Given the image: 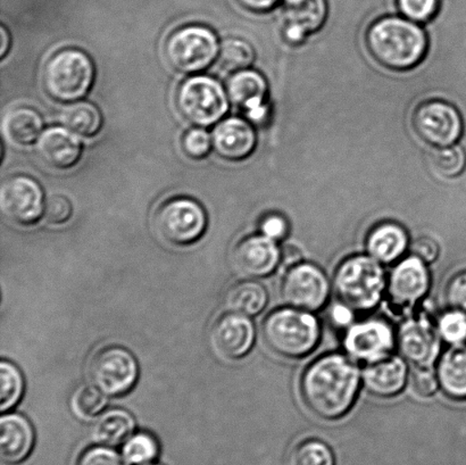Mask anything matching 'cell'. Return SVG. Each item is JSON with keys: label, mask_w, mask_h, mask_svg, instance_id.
Masks as SVG:
<instances>
[{"label": "cell", "mask_w": 466, "mask_h": 465, "mask_svg": "<svg viewBox=\"0 0 466 465\" xmlns=\"http://www.w3.org/2000/svg\"><path fill=\"white\" fill-rule=\"evenodd\" d=\"M255 57V49L248 41L240 38H229L221 44L218 64H220L223 70L236 73L250 68Z\"/></svg>", "instance_id": "obj_30"}, {"label": "cell", "mask_w": 466, "mask_h": 465, "mask_svg": "<svg viewBox=\"0 0 466 465\" xmlns=\"http://www.w3.org/2000/svg\"><path fill=\"white\" fill-rule=\"evenodd\" d=\"M330 284L326 273L312 263L289 268L281 284V296L288 307L315 312L326 305Z\"/></svg>", "instance_id": "obj_12"}, {"label": "cell", "mask_w": 466, "mask_h": 465, "mask_svg": "<svg viewBox=\"0 0 466 465\" xmlns=\"http://www.w3.org/2000/svg\"><path fill=\"white\" fill-rule=\"evenodd\" d=\"M360 385V368L353 358L328 354L306 369L301 376L300 395L314 416L337 420L353 407Z\"/></svg>", "instance_id": "obj_1"}, {"label": "cell", "mask_w": 466, "mask_h": 465, "mask_svg": "<svg viewBox=\"0 0 466 465\" xmlns=\"http://www.w3.org/2000/svg\"><path fill=\"white\" fill-rule=\"evenodd\" d=\"M227 91L230 103L244 111L251 125H263L268 120V85L262 73L251 68L232 73L227 84Z\"/></svg>", "instance_id": "obj_16"}, {"label": "cell", "mask_w": 466, "mask_h": 465, "mask_svg": "<svg viewBox=\"0 0 466 465\" xmlns=\"http://www.w3.org/2000/svg\"><path fill=\"white\" fill-rule=\"evenodd\" d=\"M63 126L79 136L90 138L97 135L103 126V116L95 104L77 100L68 104L61 113Z\"/></svg>", "instance_id": "obj_28"}, {"label": "cell", "mask_w": 466, "mask_h": 465, "mask_svg": "<svg viewBox=\"0 0 466 465\" xmlns=\"http://www.w3.org/2000/svg\"><path fill=\"white\" fill-rule=\"evenodd\" d=\"M445 299L450 309L466 316V271L451 278L446 287Z\"/></svg>", "instance_id": "obj_41"}, {"label": "cell", "mask_w": 466, "mask_h": 465, "mask_svg": "<svg viewBox=\"0 0 466 465\" xmlns=\"http://www.w3.org/2000/svg\"><path fill=\"white\" fill-rule=\"evenodd\" d=\"M177 107L187 122L205 129L225 118L230 99L227 89L216 77L194 75L177 89Z\"/></svg>", "instance_id": "obj_6"}, {"label": "cell", "mask_w": 466, "mask_h": 465, "mask_svg": "<svg viewBox=\"0 0 466 465\" xmlns=\"http://www.w3.org/2000/svg\"><path fill=\"white\" fill-rule=\"evenodd\" d=\"M237 2L250 12L264 13L276 6L279 0H237Z\"/></svg>", "instance_id": "obj_45"}, {"label": "cell", "mask_w": 466, "mask_h": 465, "mask_svg": "<svg viewBox=\"0 0 466 465\" xmlns=\"http://www.w3.org/2000/svg\"><path fill=\"white\" fill-rule=\"evenodd\" d=\"M0 409L11 411L20 402L25 391V379L20 370L13 363H0Z\"/></svg>", "instance_id": "obj_32"}, {"label": "cell", "mask_w": 466, "mask_h": 465, "mask_svg": "<svg viewBox=\"0 0 466 465\" xmlns=\"http://www.w3.org/2000/svg\"><path fill=\"white\" fill-rule=\"evenodd\" d=\"M213 149L226 161H242L254 152L258 136L254 125L241 117L223 118L214 127Z\"/></svg>", "instance_id": "obj_19"}, {"label": "cell", "mask_w": 466, "mask_h": 465, "mask_svg": "<svg viewBox=\"0 0 466 465\" xmlns=\"http://www.w3.org/2000/svg\"><path fill=\"white\" fill-rule=\"evenodd\" d=\"M77 465H129V463L126 461L125 458L105 446V448L86 450L81 455Z\"/></svg>", "instance_id": "obj_42"}, {"label": "cell", "mask_w": 466, "mask_h": 465, "mask_svg": "<svg viewBox=\"0 0 466 465\" xmlns=\"http://www.w3.org/2000/svg\"><path fill=\"white\" fill-rule=\"evenodd\" d=\"M286 25L300 27L310 35L319 30L326 21V0H282Z\"/></svg>", "instance_id": "obj_29"}, {"label": "cell", "mask_w": 466, "mask_h": 465, "mask_svg": "<svg viewBox=\"0 0 466 465\" xmlns=\"http://www.w3.org/2000/svg\"><path fill=\"white\" fill-rule=\"evenodd\" d=\"M429 287L431 275L426 263L413 255L392 268L387 282L388 298L396 308H412L427 295Z\"/></svg>", "instance_id": "obj_17"}, {"label": "cell", "mask_w": 466, "mask_h": 465, "mask_svg": "<svg viewBox=\"0 0 466 465\" xmlns=\"http://www.w3.org/2000/svg\"><path fill=\"white\" fill-rule=\"evenodd\" d=\"M365 246L369 257L379 263L391 264L403 257L408 249V232L397 223L383 222L369 232Z\"/></svg>", "instance_id": "obj_23"}, {"label": "cell", "mask_w": 466, "mask_h": 465, "mask_svg": "<svg viewBox=\"0 0 466 465\" xmlns=\"http://www.w3.org/2000/svg\"><path fill=\"white\" fill-rule=\"evenodd\" d=\"M35 430L21 414H4L0 419V458L6 464H17L29 457L35 446Z\"/></svg>", "instance_id": "obj_22"}, {"label": "cell", "mask_w": 466, "mask_h": 465, "mask_svg": "<svg viewBox=\"0 0 466 465\" xmlns=\"http://www.w3.org/2000/svg\"><path fill=\"white\" fill-rule=\"evenodd\" d=\"M401 357L415 368L432 367L441 350V336L429 318L406 320L397 335Z\"/></svg>", "instance_id": "obj_15"}, {"label": "cell", "mask_w": 466, "mask_h": 465, "mask_svg": "<svg viewBox=\"0 0 466 465\" xmlns=\"http://www.w3.org/2000/svg\"><path fill=\"white\" fill-rule=\"evenodd\" d=\"M301 252L296 246L288 245L281 252V262L290 268L300 263Z\"/></svg>", "instance_id": "obj_46"}, {"label": "cell", "mask_w": 466, "mask_h": 465, "mask_svg": "<svg viewBox=\"0 0 466 465\" xmlns=\"http://www.w3.org/2000/svg\"><path fill=\"white\" fill-rule=\"evenodd\" d=\"M136 430V421L132 414L122 409H111L100 413L91 427V439L102 446L126 443Z\"/></svg>", "instance_id": "obj_25"}, {"label": "cell", "mask_w": 466, "mask_h": 465, "mask_svg": "<svg viewBox=\"0 0 466 465\" xmlns=\"http://www.w3.org/2000/svg\"><path fill=\"white\" fill-rule=\"evenodd\" d=\"M221 45L212 29L205 25H187L176 30L166 43V57L177 72L198 75L212 66Z\"/></svg>", "instance_id": "obj_7"}, {"label": "cell", "mask_w": 466, "mask_h": 465, "mask_svg": "<svg viewBox=\"0 0 466 465\" xmlns=\"http://www.w3.org/2000/svg\"><path fill=\"white\" fill-rule=\"evenodd\" d=\"M409 369L403 358L395 355L367 363L363 371L365 389L378 398L399 395L408 381Z\"/></svg>", "instance_id": "obj_21"}, {"label": "cell", "mask_w": 466, "mask_h": 465, "mask_svg": "<svg viewBox=\"0 0 466 465\" xmlns=\"http://www.w3.org/2000/svg\"><path fill=\"white\" fill-rule=\"evenodd\" d=\"M231 262L238 275L256 279L271 275L281 262V252L277 241L263 235L249 236L235 246Z\"/></svg>", "instance_id": "obj_18"}, {"label": "cell", "mask_w": 466, "mask_h": 465, "mask_svg": "<svg viewBox=\"0 0 466 465\" xmlns=\"http://www.w3.org/2000/svg\"><path fill=\"white\" fill-rule=\"evenodd\" d=\"M401 16L419 25L432 20L440 8V0H397Z\"/></svg>", "instance_id": "obj_38"}, {"label": "cell", "mask_w": 466, "mask_h": 465, "mask_svg": "<svg viewBox=\"0 0 466 465\" xmlns=\"http://www.w3.org/2000/svg\"><path fill=\"white\" fill-rule=\"evenodd\" d=\"M351 309L345 307L341 303L337 308L332 309L333 321L337 322V325L347 326L351 321Z\"/></svg>", "instance_id": "obj_47"}, {"label": "cell", "mask_w": 466, "mask_h": 465, "mask_svg": "<svg viewBox=\"0 0 466 465\" xmlns=\"http://www.w3.org/2000/svg\"><path fill=\"white\" fill-rule=\"evenodd\" d=\"M268 302L267 289L259 282L245 280L230 287L225 298L228 312L241 314L245 317L258 316Z\"/></svg>", "instance_id": "obj_27"}, {"label": "cell", "mask_w": 466, "mask_h": 465, "mask_svg": "<svg viewBox=\"0 0 466 465\" xmlns=\"http://www.w3.org/2000/svg\"><path fill=\"white\" fill-rule=\"evenodd\" d=\"M438 334L447 343L462 345L466 343V316L463 313L453 311L442 314L437 325Z\"/></svg>", "instance_id": "obj_36"}, {"label": "cell", "mask_w": 466, "mask_h": 465, "mask_svg": "<svg viewBox=\"0 0 466 465\" xmlns=\"http://www.w3.org/2000/svg\"><path fill=\"white\" fill-rule=\"evenodd\" d=\"M431 161L438 176L455 177L464 171L466 155L464 149L456 144L449 147L433 149Z\"/></svg>", "instance_id": "obj_33"}, {"label": "cell", "mask_w": 466, "mask_h": 465, "mask_svg": "<svg viewBox=\"0 0 466 465\" xmlns=\"http://www.w3.org/2000/svg\"><path fill=\"white\" fill-rule=\"evenodd\" d=\"M72 214V204L66 196L55 195L46 200L44 216L50 225H64L70 220Z\"/></svg>", "instance_id": "obj_40"}, {"label": "cell", "mask_w": 466, "mask_h": 465, "mask_svg": "<svg viewBox=\"0 0 466 465\" xmlns=\"http://www.w3.org/2000/svg\"><path fill=\"white\" fill-rule=\"evenodd\" d=\"M412 254L415 258L421 259L426 264L436 261L440 255V246L432 238L422 237V238L414 241L412 245Z\"/></svg>", "instance_id": "obj_44"}, {"label": "cell", "mask_w": 466, "mask_h": 465, "mask_svg": "<svg viewBox=\"0 0 466 465\" xmlns=\"http://www.w3.org/2000/svg\"><path fill=\"white\" fill-rule=\"evenodd\" d=\"M46 207L43 187L34 177L14 176L0 188V209L14 225L30 227L44 216Z\"/></svg>", "instance_id": "obj_11"}, {"label": "cell", "mask_w": 466, "mask_h": 465, "mask_svg": "<svg viewBox=\"0 0 466 465\" xmlns=\"http://www.w3.org/2000/svg\"><path fill=\"white\" fill-rule=\"evenodd\" d=\"M263 340L273 353L287 359H300L317 348L321 328L312 313L294 308L269 313L262 327Z\"/></svg>", "instance_id": "obj_3"}, {"label": "cell", "mask_w": 466, "mask_h": 465, "mask_svg": "<svg viewBox=\"0 0 466 465\" xmlns=\"http://www.w3.org/2000/svg\"><path fill=\"white\" fill-rule=\"evenodd\" d=\"M0 35H2V45H0V57L6 56L9 47H11V35H9L6 27H0Z\"/></svg>", "instance_id": "obj_48"}, {"label": "cell", "mask_w": 466, "mask_h": 465, "mask_svg": "<svg viewBox=\"0 0 466 465\" xmlns=\"http://www.w3.org/2000/svg\"><path fill=\"white\" fill-rule=\"evenodd\" d=\"M437 376L445 395L466 399V344L453 345L438 359Z\"/></svg>", "instance_id": "obj_24"}, {"label": "cell", "mask_w": 466, "mask_h": 465, "mask_svg": "<svg viewBox=\"0 0 466 465\" xmlns=\"http://www.w3.org/2000/svg\"><path fill=\"white\" fill-rule=\"evenodd\" d=\"M182 150L191 159L208 157L213 148L212 136L204 127H191L181 139Z\"/></svg>", "instance_id": "obj_37"}, {"label": "cell", "mask_w": 466, "mask_h": 465, "mask_svg": "<svg viewBox=\"0 0 466 465\" xmlns=\"http://www.w3.org/2000/svg\"><path fill=\"white\" fill-rule=\"evenodd\" d=\"M365 43L381 66L392 71H408L426 57L429 41L419 23L404 16H386L370 25Z\"/></svg>", "instance_id": "obj_2"}, {"label": "cell", "mask_w": 466, "mask_h": 465, "mask_svg": "<svg viewBox=\"0 0 466 465\" xmlns=\"http://www.w3.org/2000/svg\"><path fill=\"white\" fill-rule=\"evenodd\" d=\"M290 465H335V457L323 441L309 440L297 445L291 453Z\"/></svg>", "instance_id": "obj_35"}, {"label": "cell", "mask_w": 466, "mask_h": 465, "mask_svg": "<svg viewBox=\"0 0 466 465\" xmlns=\"http://www.w3.org/2000/svg\"><path fill=\"white\" fill-rule=\"evenodd\" d=\"M43 132L44 118L35 108H14L4 116L3 134L13 145L25 147L34 144Z\"/></svg>", "instance_id": "obj_26"}, {"label": "cell", "mask_w": 466, "mask_h": 465, "mask_svg": "<svg viewBox=\"0 0 466 465\" xmlns=\"http://www.w3.org/2000/svg\"><path fill=\"white\" fill-rule=\"evenodd\" d=\"M396 343L390 323L380 318H371L350 327L344 339L347 354L367 363L390 355Z\"/></svg>", "instance_id": "obj_14"}, {"label": "cell", "mask_w": 466, "mask_h": 465, "mask_svg": "<svg viewBox=\"0 0 466 465\" xmlns=\"http://www.w3.org/2000/svg\"><path fill=\"white\" fill-rule=\"evenodd\" d=\"M255 336V327L248 317L228 312L214 321L208 341L218 358L235 361L253 349Z\"/></svg>", "instance_id": "obj_13"}, {"label": "cell", "mask_w": 466, "mask_h": 465, "mask_svg": "<svg viewBox=\"0 0 466 465\" xmlns=\"http://www.w3.org/2000/svg\"><path fill=\"white\" fill-rule=\"evenodd\" d=\"M107 405V396L94 385L81 386L71 399L73 414L80 420L91 421L104 412Z\"/></svg>", "instance_id": "obj_31"}, {"label": "cell", "mask_w": 466, "mask_h": 465, "mask_svg": "<svg viewBox=\"0 0 466 465\" xmlns=\"http://www.w3.org/2000/svg\"><path fill=\"white\" fill-rule=\"evenodd\" d=\"M380 264L363 255L341 262L332 282L338 300L355 312L376 308L387 288L385 270Z\"/></svg>", "instance_id": "obj_4"}, {"label": "cell", "mask_w": 466, "mask_h": 465, "mask_svg": "<svg viewBox=\"0 0 466 465\" xmlns=\"http://www.w3.org/2000/svg\"><path fill=\"white\" fill-rule=\"evenodd\" d=\"M91 384L106 396L116 398L134 389L139 369L134 355L120 346L97 350L89 363Z\"/></svg>", "instance_id": "obj_9"}, {"label": "cell", "mask_w": 466, "mask_h": 465, "mask_svg": "<svg viewBox=\"0 0 466 465\" xmlns=\"http://www.w3.org/2000/svg\"><path fill=\"white\" fill-rule=\"evenodd\" d=\"M207 227V212L191 198L167 200L155 216V230L159 238L177 248L195 244L202 238Z\"/></svg>", "instance_id": "obj_8"}, {"label": "cell", "mask_w": 466, "mask_h": 465, "mask_svg": "<svg viewBox=\"0 0 466 465\" xmlns=\"http://www.w3.org/2000/svg\"><path fill=\"white\" fill-rule=\"evenodd\" d=\"M410 385L415 394L421 398H431L440 389V380L431 367L415 368L410 375Z\"/></svg>", "instance_id": "obj_39"}, {"label": "cell", "mask_w": 466, "mask_h": 465, "mask_svg": "<svg viewBox=\"0 0 466 465\" xmlns=\"http://www.w3.org/2000/svg\"><path fill=\"white\" fill-rule=\"evenodd\" d=\"M159 448L152 435L139 432L132 435L123 448V458L129 464L148 465L157 458Z\"/></svg>", "instance_id": "obj_34"}, {"label": "cell", "mask_w": 466, "mask_h": 465, "mask_svg": "<svg viewBox=\"0 0 466 465\" xmlns=\"http://www.w3.org/2000/svg\"><path fill=\"white\" fill-rule=\"evenodd\" d=\"M412 123L420 139L435 148L456 145L462 136V117L445 100L431 99L420 104L413 113Z\"/></svg>", "instance_id": "obj_10"}, {"label": "cell", "mask_w": 466, "mask_h": 465, "mask_svg": "<svg viewBox=\"0 0 466 465\" xmlns=\"http://www.w3.org/2000/svg\"><path fill=\"white\" fill-rule=\"evenodd\" d=\"M95 77V64L88 54L76 48L62 49L46 64L44 88L55 102L71 104L88 95Z\"/></svg>", "instance_id": "obj_5"}, {"label": "cell", "mask_w": 466, "mask_h": 465, "mask_svg": "<svg viewBox=\"0 0 466 465\" xmlns=\"http://www.w3.org/2000/svg\"><path fill=\"white\" fill-rule=\"evenodd\" d=\"M35 148L41 161L56 170L75 167L84 150L79 136L66 126L46 129L36 141Z\"/></svg>", "instance_id": "obj_20"}, {"label": "cell", "mask_w": 466, "mask_h": 465, "mask_svg": "<svg viewBox=\"0 0 466 465\" xmlns=\"http://www.w3.org/2000/svg\"><path fill=\"white\" fill-rule=\"evenodd\" d=\"M260 235L267 237L268 239L279 241L286 238L289 226L285 217L280 214H268L264 217L259 225Z\"/></svg>", "instance_id": "obj_43"}]
</instances>
